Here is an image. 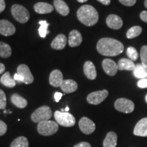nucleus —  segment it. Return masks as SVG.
I'll use <instances>...</instances> for the list:
<instances>
[{
    "mask_svg": "<svg viewBox=\"0 0 147 147\" xmlns=\"http://www.w3.org/2000/svg\"><path fill=\"white\" fill-rule=\"evenodd\" d=\"M62 96H63V93H60V92H56L54 94V99L56 102H59L61 99Z\"/></svg>",
    "mask_w": 147,
    "mask_h": 147,
    "instance_id": "39",
    "label": "nucleus"
},
{
    "mask_svg": "<svg viewBox=\"0 0 147 147\" xmlns=\"http://www.w3.org/2000/svg\"><path fill=\"white\" fill-rule=\"evenodd\" d=\"M40 26L38 29V33H39L40 36L42 38H45L47 34H49V31L48 30V27H49L50 24L47 23L46 21H40L38 22Z\"/></svg>",
    "mask_w": 147,
    "mask_h": 147,
    "instance_id": "30",
    "label": "nucleus"
},
{
    "mask_svg": "<svg viewBox=\"0 0 147 147\" xmlns=\"http://www.w3.org/2000/svg\"><path fill=\"white\" fill-rule=\"evenodd\" d=\"M118 68L119 70H128L131 71L135 69L136 65L134 64L133 61L128 59L122 58L119 61L118 63Z\"/></svg>",
    "mask_w": 147,
    "mask_h": 147,
    "instance_id": "23",
    "label": "nucleus"
},
{
    "mask_svg": "<svg viewBox=\"0 0 147 147\" xmlns=\"http://www.w3.org/2000/svg\"><path fill=\"white\" fill-rule=\"evenodd\" d=\"M119 2L125 6H133L136 3V0H119Z\"/></svg>",
    "mask_w": 147,
    "mask_h": 147,
    "instance_id": "35",
    "label": "nucleus"
},
{
    "mask_svg": "<svg viewBox=\"0 0 147 147\" xmlns=\"http://www.w3.org/2000/svg\"><path fill=\"white\" fill-rule=\"evenodd\" d=\"M97 1L99 2L102 3L103 5H108L110 3V0H97Z\"/></svg>",
    "mask_w": 147,
    "mask_h": 147,
    "instance_id": "42",
    "label": "nucleus"
},
{
    "mask_svg": "<svg viewBox=\"0 0 147 147\" xmlns=\"http://www.w3.org/2000/svg\"><path fill=\"white\" fill-rule=\"evenodd\" d=\"M54 117L56 122L63 127H73L76 123V119L74 117L67 112L57 110L54 113Z\"/></svg>",
    "mask_w": 147,
    "mask_h": 147,
    "instance_id": "5",
    "label": "nucleus"
},
{
    "mask_svg": "<svg viewBox=\"0 0 147 147\" xmlns=\"http://www.w3.org/2000/svg\"><path fill=\"white\" fill-rule=\"evenodd\" d=\"M5 9V0H0V13L3 12Z\"/></svg>",
    "mask_w": 147,
    "mask_h": 147,
    "instance_id": "41",
    "label": "nucleus"
},
{
    "mask_svg": "<svg viewBox=\"0 0 147 147\" xmlns=\"http://www.w3.org/2000/svg\"><path fill=\"white\" fill-rule=\"evenodd\" d=\"M97 50L102 55L115 57L123 52L124 46L119 40L110 38H103L97 44Z\"/></svg>",
    "mask_w": 147,
    "mask_h": 147,
    "instance_id": "1",
    "label": "nucleus"
},
{
    "mask_svg": "<svg viewBox=\"0 0 147 147\" xmlns=\"http://www.w3.org/2000/svg\"><path fill=\"white\" fill-rule=\"evenodd\" d=\"M11 13L16 21L20 23H25L29 20L30 14L23 5L14 4L11 8Z\"/></svg>",
    "mask_w": 147,
    "mask_h": 147,
    "instance_id": "6",
    "label": "nucleus"
},
{
    "mask_svg": "<svg viewBox=\"0 0 147 147\" xmlns=\"http://www.w3.org/2000/svg\"><path fill=\"white\" fill-rule=\"evenodd\" d=\"M6 103V95L3 90L0 89V109H5Z\"/></svg>",
    "mask_w": 147,
    "mask_h": 147,
    "instance_id": "33",
    "label": "nucleus"
},
{
    "mask_svg": "<svg viewBox=\"0 0 147 147\" xmlns=\"http://www.w3.org/2000/svg\"><path fill=\"white\" fill-rule=\"evenodd\" d=\"M117 144V135L115 132L110 131L106 134L103 142L104 147H116Z\"/></svg>",
    "mask_w": 147,
    "mask_h": 147,
    "instance_id": "22",
    "label": "nucleus"
},
{
    "mask_svg": "<svg viewBox=\"0 0 147 147\" xmlns=\"http://www.w3.org/2000/svg\"><path fill=\"white\" fill-rule=\"evenodd\" d=\"M67 44V38L65 35L59 34L51 42V48L55 50H63Z\"/></svg>",
    "mask_w": 147,
    "mask_h": 147,
    "instance_id": "18",
    "label": "nucleus"
},
{
    "mask_svg": "<svg viewBox=\"0 0 147 147\" xmlns=\"http://www.w3.org/2000/svg\"><path fill=\"white\" fill-rule=\"evenodd\" d=\"M76 14L79 21L86 26H93L98 22V12L91 5H82L77 11Z\"/></svg>",
    "mask_w": 147,
    "mask_h": 147,
    "instance_id": "2",
    "label": "nucleus"
},
{
    "mask_svg": "<svg viewBox=\"0 0 147 147\" xmlns=\"http://www.w3.org/2000/svg\"><path fill=\"white\" fill-rule=\"evenodd\" d=\"M102 67L106 74L110 76H115L119 70L117 63L110 59H105L103 60Z\"/></svg>",
    "mask_w": 147,
    "mask_h": 147,
    "instance_id": "11",
    "label": "nucleus"
},
{
    "mask_svg": "<svg viewBox=\"0 0 147 147\" xmlns=\"http://www.w3.org/2000/svg\"><path fill=\"white\" fill-rule=\"evenodd\" d=\"M5 69V65H3V63H0V74H3V72H4Z\"/></svg>",
    "mask_w": 147,
    "mask_h": 147,
    "instance_id": "43",
    "label": "nucleus"
},
{
    "mask_svg": "<svg viewBox=\"0 0 147 147\" xmlns=\"http://www.w3.org/2000/svg\"><path fill=\"white\" fill-rule=\"evenodd\" d=\"M34 10L36 13L40 14H49L53 11L52 5L45 2H38L34 5Z\"/></svg>",
    "mask_w": 147,
    "mask_h": 147,
    "instance_id": "20",
    "label": "nucleus"
},
{
    "mask_svg": "<svg viewBox=\"0 0 147 147\" xmlns=\"http://www.w3.org/2000/svg\"><path fill=\"white\" fill-rule=\"evenodd\" d=\"M88 0H77V1L79 3H84L86 2V1H87Z\"/></svg>",
    "mask_w": 147,
    "mask_h": 147,
    "instance_id": "44",
    "label": "nucleus"
},
{
    "mask_svg": "<svg viewBox=\"0 0 147 147\" xmlns=\"http://www.w3.org/2000/svg\"><path fill=\"white\" fill-rule=\"evenodd\" d=\"M17 74L23 76L24 78V83L26 84H32L34 80V78L33 76L32 72L29 67L25 64H21L17 67Z\"/></svg>",
    "mask_w": 147,
    "mask_h": 147,
    "instance_id": "12",
    "label": "nucleus"
},
{
    "mask_svg": "<svg viewBox=\"0 0 147 147\" xmlns=\"http://www.w3.org/2000/svg\"><path fill=\"white\" fill-rule=\"evenodd\" d=\"M10 147H29V141L25 136L18 137L12 141Z\"/></svg>",
    "mask_w": 147,
    "mask_h": 147,
    "instance_id": "28",
    "label": "nucleus"
},
{
    "mask_svg": "<svg viewBox=\"0 0 147 147\" xmlns=\"http://www.w3.org/2000/svg\"><path fill=\"white\" fill-rule=\"evenodd\" d=\"M7 129H8V126H7L6 123L3 122V121L0 120V136H3L6 133Z\"/></svg>",
    "mask_w": 147,
    "mask_h": 147,
    "instance_id": "34",
    "label": "nucleus"
},
{
    "mask_svg": "<svg viewBox=\"0 0 147 147\" xmlns=\"http://www.w3.org/2000/svg\"><path fill=\"white\" fill-rule=\"evenodd\" d=\"M134 134L137 136L147 137V117L140 120L136 125Z\"/></svg>",
    "mask_w": 147,
    "mask_h": 147,
    "instance_id": "14",
    "label": "nucleus"
},
{
    "mask_svg": "<svg viewBox=\"0 0 147 147\" xmlns=\"http://www.w3.org/2000/svg\"><path fill=\"white\" fill-rule=\"evenodd\" d=\"M106 22L108 27L115 30H118L121 29L123 25V22L121 18L116 14H110L106 18Z\"/></svg>",
    "mask_w": 147,
    "mask_h": 147,
    "instance_id": "13",
    "label": "nucleus"
},
{
    "mask_svg": "<svg viewBox=\"0 0 147 147\" xmlns=\"http://www.w3.org/2000/svg\"><path fill=\"white\" fill-rule=\"evenodd\" d=\"M142 32V27L140 26H134L130 28L127 31L126 34V36L128 39L135 38L141 34Z\"/></svg>",
    "mask_w": 147,
    "mask_h": 147,
    "instance_id": "29",
    "label": "nucleus"
},
{
    "mask_svg": "<svg viewBox=\"0 0 147 147\" xmlns=\"http://www.w3.org/2000/svg\"><path fill=\"white\" fill-rule=\"evenodd\" d=\"M54 6L57 12L62 16H67L69 13V8L63 0H54Z\"/></svg>",
    "mask_w": 147,
    "mask_h": 147,
    "instance_id": "21",
    "label": "nucleus"
},
{
    "mask_svg": "<svg viewBox=\"0 0 147 147\" xmlns=\"http://www.w3.org/2000/svg\"><path fill=\"white\" fill-rule=\"evenodd\" d=\"M140 55L142 65L145 67H147V46L144 45L141 48Z\"/></svg>",
    "mask_w": 147,
    "mask_h": 147,
    "instance_id": "32",
    "label": "nucleus"
},
{
    "mask_svg": "<svg viewBox=\"0 0 147 147\" xmlns=\"http://www.w3.org/2000/svg\"><path fill=\"white\" fill-rule=\"evenodd\" d=\"M63 74L59 69H55L51 73L49 76V82L53 87H61L63 82Z\"/></svg>",
    "mask_w": 147,
    "mask_h": 147,
    "instance_id": "15",
    "label": "nucleus"
},
{
    "mask_svg": "<svg viewBox=\"0 0 147 147\" xmlns=\"http://www.w3.org/2000/svg\"><path fill=\"white\" fill-rule=\"evenodd\" d=\"M84 73L87 78L89 80H95L97 77V71L95 66L93 62L90 61H87L84 64L83 67Z\"/></svg>",
    "mask_w": 147,
    "mask_h": 147,
    "instance_id": "17",
    "label": "nucleus"
},
{
    "mask_svg": "<svg viewBox=\"0 0 147 147\" xmlns=\"http://www.w3.org/2000/svg\"><path fill=\"white\" fill-rule=\"evenodd\" d=\"M82 42V35L78 30L71 31L69 34L68 44L70 47H76L81 45Z\"/></svg>",
    "mask_w": 147,
    "mask_h": 147,
    "instance_id": "16",
    "label": "nucleus"
},
{
    "mask_svg": "<svg viewBox=\"0 0 147 147\" xmlns=\"http://www.w3.org/2000/svg\"><path fill=\"white\" fill-rule=\"evenodd\" d=\"M115 108L121 113L129 114L134 111L135 105L131 100L126 98H119L116 100Z\"/></svg>",
    "mask_w": 147,
    "mask_h": 147,
    "instance_id": "7",
    "label": "nucleus"
},
{
    "mask_svg": "<svg viewBox=\"0 0 147 147\" xmlns=\"http://www.w3.org/2000/svg\"><path fill=\"white\" fill-rule=\"evenodd\" d=\"M140 18L142 20V21H144V23H147V11H142L140 14Z\"/></svg>",
    "mask_w": 147,
    "mask_h": 147,
    "instance_id": "38",
    "label": "nucleus"
},
{
    "mask_svg": "<svg viewBox=\"0 0 147 147\" xmlns=\"http://www.w3.org/2000/svg\"><path fill=\"white\" fill-rule=\"evenodd\" d=\"M145 100H146V103H147V94H146V97H145Z\"/></svg>",
    "mask_w": 147,
    "mask_h": 147,
    "instance_id": "47",
    "label": "nucleus"
},
{
    "mask_svg": "<svg viewBox=\"0 0 147 147\" xmlns=\"http://www.w3.org/2000/svg\"><path fill=\"white\" fill-rule=\"evenodd\" d=\"M144 6L146 7V8L147 9V0H145L144 1Z\"/></svg>",
    "mask_w": 147,
    "mask_h": 147,
    "instance_id": "46",
    "label": "nucleus"
},
{
    "mask_svg": "<svg viewBox=\"0 0 147 147\" xmlns=\"http://www.w3.org/2000/svg\"><path fill=\"white\" fill-rule=\"evenodd\" d=\"M16 27L8 20H0V34L3 36H10L15 34Z\"/></svg>",
    "mask_w": 147,
    "mask_h": 147,
    "instance_id": "10",
    "label": "nucleus"
},
{
    "mask_svg": "<svg viewBox=\"0 0 147 147\" xmlns=\"http://www.w3.org/2000/svg\"><path fill=\"white\" fill-rule=\"evenodd\" d=\"M73 147H91V145L89 142H81L78 144H75Z\"/></svg>",
    "mask_w": 147,
    "mask_h": 147,
    "instance_id": "37",
    "label": "nucleus"
},
{
    "mask_svg": "<svg viewBox=\"0 0 147 147\" xmlns=\"http://www.w3.org/2000/svg\"><path fill=\"white\" fill-rule=\"evenodd\" d=\"M60 87L65 93H71L78 89V84L74 80L68 79L64 80Z\"/></svg>",
    "mask_w": 147,
    "mask_h": 147,
    "instance_id": "19",
    "label": "nucleus"
},
{
    "mask_svg": "<svg viewBox=\"0 0 147 147\" xmlns=\"http://www.w3.org/2000/svg\"><path fill=\"white\" fill-rule=\"evenodd\" d=\"M53 113L51 108L48 106H42L38 108L32 114L31 119L33 122L39 123L42 121H49L52 117Z\"/></svg>",
    "mask_w": 147,
    "mask_h": 147,
    "instance_id": "4",
    "label": "nucleus"
},
{
    "mask_svg": "<svg viewBox=\"0 0 147 147\" xmlns=\"http://www.w3.org/2000/svg\"><path fill=\"white\" fill-rule=\"evenodd\" d=\"M14 79L16 80V81L19 82H23V83H24V78H23V76H21V75H19L17 73H16L14 75Z\"/></svg>",
    "mask_w": 147,
    "mask_h": 147,
    "instance_id": "40",
    "label": "nucleus"
},
{
    "mask_svg": "<svg viewBox=\"0 0 147 147\" xmlns=\"http://www.w3.org/2000/svg\"><path fill=\"white\" fill-rule=\"evenodd\" d=\"M0 82L5 87L8 88H13L16 86V80L11 77L9 71H6L1 76Z\"/></svg>",
    "mask_w": 147,
    "mask_h": 147,
    "instance_id": "25",
    "label": "nucleus"
},
{
    "mask_svg": "<svg viewBox=\"0 0 147 147\" xmlns=\"http://www.w3.org/2000/svg\"><path fill=\"white\" fill-rule=\"evenodd\" d=\"M138 87L141 89H145L147 88V78L140 79L138 82Z\"/></svg>",
    "mask_w": 147,
    "mask_h": 147,
    "instance_id": "36",
    "label": "nucleus"
},
{
    "mask_svg": "<svg viewBox=\"0 0 147 147\" xmlns=\"http://www.w3.org/2000/svg\"><path fill=\"white\" fill-rule=\"evenodd\" d=\"M134 75L136 78L142 79L147 78V67L141 64H137L134 69Z\"/></svg>",
    "mask_w": 147,
    "mask_h": 147,
    "instance_id": "26",
    "label": "nucleus"
},
{
    "mask_svg": "<svg viewBox=\"0 0 147 147\" xmlns=\"http://www.w3.org/2000/svg\"><path fill=\"white\" fill-rule=\"evenodd\" d=\"M10 100L12 104L18 108H25L27 106V101L26 99L17 93L12 94L10 97Z\"/></svg>",
    "mask_w": 147,
    "mask_h": 147,
    "instance_id": "24",
    "label": "nucleus"
},
{
    "mask_svg": "<svg viewBox=\"0 0 147 147\" xmlns=\"http://www.w3.org/2000/svg\"><path fill=\"white\" fill-rule=\"evenodd\" d=\"M108 96V91L106 89L92 92L87 97V102L93 105H98L104 102Z\"/></svg>",
    "mask_w": 147,
    "mask_h": 147,
    "instance_id": "8",
    "label": "nucleus"
},
{
    "mask_svg": "<svg viewBox=\"0 0 147 147\" xmlns=\"http://www.w3.org/2000/svg\"><path fill=\"white\" fill-rule=\"evenodd\" d=\"M12 55V49L10 46L3 42L0 41V57L9 58Z\"/></svg>",
    "mask_w": 147,
    "mask_h": 147,
    "instance_id": "27",
    "label": "nucleus"
},
{
    "mask_svg": "<svg viewBox=\"0 0 147 147\" xmlns=\"http://www.w3.org/2000/svg\"><path fill=\"white\" fill-rule=\"evenodd\" d=\"M69 106H67V107L65 108V109H64V111L63 112H67V111H69Z\"/></svg>",
    "mask_w": 147,
    "mask_h": 147,
    "instance_id": "45",
    "label": "nucleus"
},
{
    "mask_svg": "<svg viewBox=\"0 0 147 147\" xmlns=\"http://www.w3.org/2000/svg\"><path fill=\"white\" fill-rule=\"evenodd\" d=\"M59 129V124L53 121H42L37 126V130L40 135L49 136L57 133Z\"/></svg>",
    "mask_w": 147,
    "mask_h": 147,
    "instance_id": "3",
    "label": "nucleus"
},
{
    "mask_svg": "<svg viewBox=\"0 0 147 147\" xmlns=\"http://www.w3.org/2000/svg\"><path fill=\"white\" fill-rule=\"evenodd\" d=\"M127 55L130 60L136 61L138 58V53L135 48L130 47H128L127 49Z\"/></svg>",
    "mask_w": 147,
    "mask_h": 147,
    "instance_id": "31",
    "label": "nucleus"
},
{
    "mask_svg": "<svg viewBox=\"0 0 147 147\" xmlns=\"http://www.w3.org/2000/svg\"><path fill=\"white\" fill-rule=\"evenodd\" d=\"M78 125L80 131L87 135L91 134L95 130V124L94 122L87 117H82L80 119Z\"/></svg>",
    "mask_w": 147,
    "mask_h": 147,
    "instance_id": "9",
    "label": "nucleus"
}]
</instances>
